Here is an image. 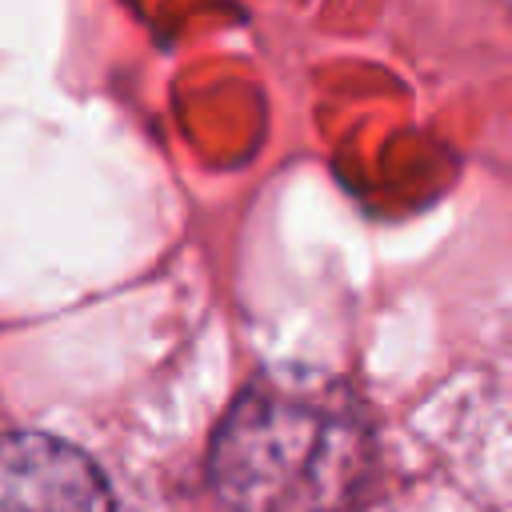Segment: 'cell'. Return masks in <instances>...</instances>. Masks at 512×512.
<instances>
[{"label":"cell","mask_w":512,"mask_h":512,"mask_svg":"<svg viewBox=\"0 0 512 512\" xmlns=\"http://www.w3.org/2000/svg\"><path fill=\"white\" fill-rule=\"evenodd\" d=\"M376 468L360 396L312 368L256 376L216 424L208 480L232 512H352Z\"/></svg>","instance_id":"obj_1"},{"label":"cell","mask_w":512,"mask_h":512,"mask_svg":"<svg viewBox=\"0 0 512 512\" xmlns=\"http://www.w3.org/2000/svg\"><path fill=\"white\" fill-rule=\"evenodd\" d=\"M0 512H116L96 460L48 432L0 436Z\"/></svg>","instance_id":"obj_2"}]
</instances>
